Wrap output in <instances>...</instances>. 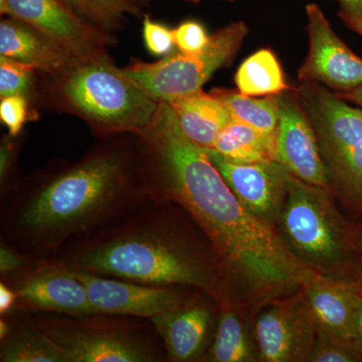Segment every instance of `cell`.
<instances>
[{"instance_id": "cell-35", "label": "cell", "mask_w": 362, "mask_h": 362, "mask_svg": "<svg viewBox=\"0 0 362 362\" xmlns=\"http://www.w3.org/2000/svg\"><path fill=\"white\" fill-rule=\"evenodd\" d=\"M341 11L339 13L354 18H362V0H338Z\"/></svg>"}, {"instance_id": "cell-10", "label": "cell", "mask_w": 362, "mask_h": 362, "mask_svg": "<svg viewBox=\"0 0 362 362\" xmlns=\"http://www.w3.org/2000/svg\"><path fill=\"white\" fill-rule=\"evenodd\" d=\"M0 11L35 28L78 63L107 58L106 37L68 0H0Z\"/></svg>"}, {"instance_id": "cell-39", "label": "cell", "mask_w": 362, "mask_h": 362, "mask_svg": "<svg viewBox=\"0 0 362 362\" xmlns=\"http://www.w3.org/2000/svg\"><path fill=\"white\" fill-rule=\"evenodd\" d=\"M199 0H192V2H199ZM228 1H233V0H228Z\"/></svg>"}, {"instance_id": "cell-14", "label": "cell", "mask_w": 362, "mask_h": 362, "mask_svg": "<svg viewBox=\"0 0 362 362\" xmlns=\"http://www.w3.org/2000/svg\"><path fill=\"white\" fill-rule=\"evenodd\" d=\"M218 301L199 291L150 319L170 362H202L218 322Z\"/></svg>"}, {"instance_id": "cell-16", "label": "cell", "mask_w": 362, "mask_h": 362, "mask_svg": "<svg viewBox=\"0 0 362 362\" xmlns=\"http://www.w3.org/2000/svg\"><path fill=\"white\" fill-rule=\"evenodd\" d=\"M240 204L259 220L277 228L287 195L288 171L278 161L235 163L206 150Z\"/></svg>"}, {"instance_id": "cell-6", "label": "cell", "mask_w": 362, "mask_h": 362, "mask_svg": "<svg viewBox=\"0 0 362 362\" xmlns=\"http://www.w3.org/2000/svg\"><path fill=\"white\" fill-rule=\"evenodd\" d=\"M66 105L100 134L139 135L153 121L160 102L147 94L108 58L78 62L63 73Z\"/></svg>"}, {"instance_id": "cell-24", "label": "cell", "mask_w": 362, "mask_h": 362, "mask_svg": "<svg viewBox=\"0 0 362 362\" xmlns=\"http://www.w3.org/2000/svg\"><path fill=\"white\" fill-rule=\"evenodd\" d=\"M238 90L247 96L277 95L293 87L287 84L277 57L271 49H259L238 69L235 76Z\"/></svg>"}, {"instance_id": "cell-7", "label": "cell", "mask_w": 362, "mask_h": 362, "mask_svg": "<svg viewBox=\"0 0 362 362\" xmlns=\"http://www.w3.org/2000/svg\"><path fill=\"white\" fill-rule=\"evenodd\" d=\"M296 92L315 130L330 192L356 220H361L362 109L315 83L300 82Z\"/></svg>"}, {"instance_id": "cell-37", "label": "cell", "mask_w": 362, "mask_h": 362, "mask_svg": "<svg viewBox=\"0 0 362 362\" xmlns=\"http://www.w3.org/2000/svg\"><path fill=\"white\" fill-rule=\"evenodd\" d=\"M334 94L341 98L344 101L349 102V104L354 105V106L362 109V87L349 90V92L334 93Z\"/></svg>"}, {"instance_id": "cell-31", "label": "cell", "mask_w": 362, "mask_h": 362, "mask_svg": "<svg viewBox=\"0 0 362 362\" xmlns=\"http://www.w3.org/2000/svg\"><path fill=\"white\" fill-rule=\"evenodd\" d=\"M143 37L148 51L156 56H168L175 45L173 30L156 23L148 16L143 21Z\"/></svg>"}, {"instance_id": "cell-28", "label": "cell", "mask_w": 362, "mask_h": 362, "mask_svg": "<svg viewBox=\"0 0 362 362\" xmlns=\"http://www.w3.org/2000/svg\"><path fill=\"white\" fill-rule=\"evenodd\" d=\"M358 361H362V356L356 349L320 334L317 335L315 344L308 361V362Z\"/></svg>"}, {"instance_id": "cell-4", "label": "cell", "mask_w": 362, "mask_h": 362, "mask_svg": "<svg viewBox=\"0 0 362 362\" xmlns=\"http://www.w3.org/2000/svg\"><path fill=\"white\" fill-rule=\"evenodd\" d=\"M335 201L330 190L288 173L277 230L292 254L312 271L357 280L356 225L345 218Z\"/></svg>"}, {"instance_id": "cell-1", "label": "cell", "mask_w": 362, "mask_h": 362, "mask_svg": "<svg viewBox=\"0 0 362 362\" xmlns=\"http://www.w3.org/2000/svg\"><path fill=\"white\" fill-rule=\"evenodd\" d=\"M138 138L156 199L182 207L209 240L220 300L252 311L303 287L314 271L292 254L275 226L240 204L206 150L183 134L168 103L160 102Z\"/></svg>"}, {"instance_id": "cell-11", "label": "cell", "mask_w": 362, "mask_h": 362, "mask_svg": "<svg viewBox=\"0 0 362 362\" xmlns=\"http://www.w3.org/2000/svg\"><path fill=\"white\" fill-rule=\"evenodd\" d=\"M18 296L16 310L30 313H96L88 291L70 269L54 259H40L25 270L0 276Z\"/></svg>"}, {"instance_id": "cell-34", "label": "cell", "mask_w": 362, "mask_h": 362, "mask_svg": "<svg viewBox=\"0 0 362 362\" xmlns=\"http://www.w3.org/2000/svg\"><path fill=\"white\" fill-rule=\"evenodd\" d=\"M358 282L356 304V337L357 349L362 356V282Z\"/></svg>"}, {"instance_id": "cell-12", "label": "cell", "mask_w": 362, "mask_h": 362, "mask_svg": "<svg viewBox=\"0 0 362 362\" xmlns=\"http://www.w3.org/2000/svg\"><path fill=\"white\" fill-rule=\"evenodd\" d=\"M309 52L298 71L299 82L315 83L334 93L362 87V59L333 32L322 9L306 6Z\"/></svg>"}, {"instance_id": "cell-3", "label": "cell", "mask_w": 362, "mask_h": 362, "mask_svg": "<svg viewBox=\"0 0 362 362\" xmlns=\"http://www.w3.org/2000/svg\"><path fill=\"white\" fill-rule=\"evenodd\" d=\"M71 270L221 298L209 240L175 202L153 199L123 220L71 240L52 258Z\"/></svg>"}, {"instance_id": "cell-32", "label": "cell", "mask_w": 362, "mask_h": 362, "mask_svg": "<svg viewBox=\"0 0 362 362\" xmlns=\"http://www.w3.org/2000/svg\"><path fill=\"white\" fill-rule=\"evenodd\" d=\"M39 259L0 240V276L25 270Z\"/></svg>"}, {"instance_id": "cell-9", "label": "cell", "mask_w": 362, "mask_h": 362, "mask_svg": "<svg viewBox=\"0 0 362 362\" xmlns=\"http://www.w3.org/2000/svg\"><path fill=\"white\" fill-rule=\"evenodd\" d=\"M259 361L308 362L318 330L301 289L251 311Z\"/></svg>"}, {"instance_id": "cell-19", "label": "cell", "mask_w": 362, "mask_h": 362, "mask_svg": "<svg viewBox=\"0 0 362 362\" xmlns=\"http://www.w3.org/2000/svg\"><path fill=\"white\" fill-rule=\"evenodd\" d=\"M173 111L183 134L197 146L214 149L221 131L232 119L225 105L202 90L165 102Z\"/></svg>"}, {"instance_id": "cell-40", "label": "cell", "mask_w": 362, "mask_h": 362, "mask_svg": "<svg viewBox=\"0 0 362 362\" xmlns=\"http://www.w3.org/2000/svg\"><path fill=\"white\" fill-rule=\"evenodd\" d=\"M187 1H192V0H187Z\"/></svg>"}, {"instance_id": "cell-36", "label": "cell", "mask_w": 362, "mask_h": 362, "mask_svg": "<svg viewBox=\"0 0 362 362\" xmlns=\"http://www.w3.org/2000/svg\"><path fill=\"white\" fill-rule=\"evenodd\" d=\"M357 243V280L362 282V218L354 221Z\"/></svg>"}, {"instance_id": "cell-30", "label": "cell", "mask_w": 362, "mask_h": 362, "mask_svg": "<svg viewBox=\"0 0 362 362\" xmlns=\"http://www.w3.org/2000/svg\"><path fill=\"white\" fill-rule=\"evenodd\" d=\"M175 42L180 52L197 54L209 45L211 35H207L204 26L197 21H185L173 30Z\"/></svg>"}, {"instance_id": "cell-2", "label": "cell", "mask_w": 362, "mask_h": 362, "mask_svg": "<svg viewBox=\"0 0 362 362\" xmlns=\"http://www.w3.org/2000/svg\"><path fill=\"white\" fill-rule=\"evenodd\" d=\"M156 199L139 138L100 145L75 163L21 181L0 202V240L37 259Z\"/></svg>"}, {"instance_id": "cell-25", "label": "cell", "mask_w": 362, "mask_h": 362, "mask_svg": "<svg viewBox=\"0 0 362 362\" xmlns=\"http://www.w3.org/2000/svg\"><path fill=\"white\" fill-rule=\"evenodd\" d=\"M86 20L98 28H113L137 11L136 0H68Z\"/></svg>"}, {"instance_id": "cell-38", "label": "cell", "mask_w": 362, "mask_h": 362, "mask_svg": "<svg viewBox=\"0 0 362 362\" xmlns=\"http://www.w3.org/2000/svg\"><path fill=\"white\" fill-rule=\"evenodd\" d=\"M338 16L341 18V21L347 28L358 33L362 37V18H354V16H346V14L341 13H338Z\"/></svg>"}, {"instance_id": "cell-23", "label": "cell", "mask_w": 362, "mask_h": 362, "mask_svg": "<svg viewBox=\"0 0 362 362\" xmlns=\"http://www.w3.org/2000/svg\"><path fill=\"white\" fill-rule=\"evenodd\" d=\"M211 95L225 105L232 119L262 132L278 135L280 102L279 94L257 98L242 94L239 90L216 88Z\"/></svg>"}, {"instance_id": "cell-29", "label": "cell", "mask_w": 362, "mask_h": 362, "mask_svg": "<svg viewBox=\"0 0 362 362\" xmlns=\"http://www.w3.org/2000/svg\"><path fill=\"white\" fill-rule=\"evenodd\" d=\"M11 138V135L4 138L0 146V202L4 201L18 185L14 177L18 148Z\"/></svg>"}, {"instance_id": "cell-8", "label": "cell", "mask_w": 362, "mask_h": 362, "mask_svg": "<svg viewBox=\"0 0 362 362\" xmlns=\"http://www.w3.org/2000/svg\"><path fill=\"white\" fill-rule=\"evenodd\" d=\"M247 32L246 23L238 21L211 33L201 52H171L156 63L137 62L122 71L157 101L168 102L202 90L218 69L233 61Z\"/></svg>"}, {"instance_id": "cell-21", "label": "cell", "mask_w": 362, "mask_h": 362, "mask_svg": "<svg viewBox=\"0 0 362 362\" xmlns=\"http://www.w3.org/2000/svg\"><path fill=\"white\" fill-rule=\"evenodd\" d=\"M4 316L9 331L0 338V362H68L58 345L40 329L30 312L14 310Z\"/></svg>"}, {"instance_id": "cell-22", "label": "cell", "mask_w": 362, "mask_h": 362, "mask_svg": "<svg viewBox=\"0 0 362 362\" xmlns=\"http://www.w3.org/2000/svg\"><path fill=\"white\" fill-rule=\"evenodd\" d=\"M278 135L262 132L230 119L214 143V151L235 163L277 161Z\"/></svg>"}, {"instance_id": "cell-20", "label": "cell", "mask_w": 362, "mask_h": 362, "mask_svg": "<svg viewBox=\"0 0 362 362\" xmlns=\"http://www.w3.org/2000/svg\"><path fill=\"white\" fill-rule=\"evenodd\" d=\"M218 304L216 331L202 362L259 361L258 347L246 310L226 299Z\"/></svg>"}, {"instance_id": "cell-27", "label": "cell", "mask_w": 362, "mask_h": 362, "mask_svg": "<svg viewBox=\"0 0 362 362\" xmlns=\"http://www.w3.org/2000/svg\"><path fill=\"white\" fill-rule=\"evenodd\" d=\"M0 119L6 126L9 135L13 137L20 135L23 125L32 119V112L25 96L16 95L1 98Z\"/></svg>"}, {"instance_id": "cell-17", "label": "cell", "mask_w": 362, "mask_h": 362, "mask_svg": "<svg viewBox=\"0 0 362 362\" xmlns=\"http://www.w3.org/2000/svg\"><path fill=\"white\" fill-rule=\"evenodd\" d=\"M358 286L356 279L332 277L315 272L302 287L318 334L357 352L356 304Z\"/></svg>"}, {"instance_id": "cell-13", "label": "cell", "mask_w": 362, "mask_h": 362, "mask_svg": "<svg viewBox=\"0 0 362 362\" xmlns=\"http://www.w3.org/2000/svg\"><path fill=\"white\" fill-rule=\"evenodd\" d=\"M71 271L85 285L96 313L151 319L199 291L192 288L140 284L89 272Z\"/></svg>"}, {"instance_id": "cell-15", "label": "cell", "mask_w": 362, "mask_h": 362, "mask_svg": "<svg viewBox=\"0 0 362 362\" xmlns=\"http://www.w3.org/2000/svg\"><path fill=\"white\" fill-rule=\"evenodd\" d=\"M279 102L277 161L298 180L330 190L315 130L300 102L296 87L280 93Z\"/></svg>"}, {"instance_id": "cell-18", "label": "cell", "mask_w": 362, "mask_h": 362, "mask_svg": "<svg viewBox=\"0 0 362 362\" xmlns=\"http://www.w3.org/2000/svg\"><path fill=\"white\" fill-rule=\"evenodd\" d=\"M0 54L47 73H65L78 63L35 28L11 18L0 23Z\"/></svg>"}, {"instance_id": "cell-33", "label": "cell", "mask_w": 362, "mask_h": 362, "mask_svg": "<svg viewBox=\"0 0 362 362\" xmlns=\"http://www.w3.org/2000/svg\"><path fill=\"white\" fill-rule=\"evenodd\" d=\"M18 304L16 293L6 283L0 281V315H6L16 310Z\"/></svg>"}, {"instance_id": "cell-26", "label": "cell", "mask_w": 362, "mask_h": 362, "mask_svg": "<svg viewBox=\"0 0 362 362\" xmlns=\"http://www.w3.org/2000/svg\"><path fill=\"white\" fill-rule=\"evenodd\" d=\"M32 66L13 59H0V96L1 98L21 95L25 96L33 85Z\"/></svg>"}, {"instance_id": "cell-5", "label": "cell", "mask_w": 362, "mask_h": 362, "mask_svg": "<svg viewBox=\"0 0 362 362\" xmlns=\"http://www.w3.org/2000/svg\"><path fill=\"white\" fill-rule=\"evenodd\" d=\"M68 362L168 361L150 319L93 313H30Z\"/></svg>"}]
</instances>
